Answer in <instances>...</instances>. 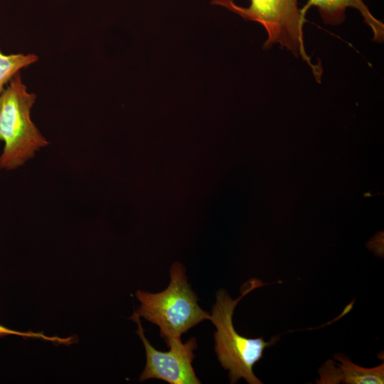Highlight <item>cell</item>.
Instances as JSON below:
<instances>
[{"label": "cell", "instance_id": "277c9868", "mask_svg": "<svg viewBox=\"0 0 384 384\" xmlns=\"http://www.w3.org/2000/svg\"><path fill=\"white\" fill-rule=\"evenodd\" d=\"M299 0H250L248 7L236 4L233 0H213L212 4L221 6L237 14L245 20L260 23L267 33L263 49L272 45L290 50L296 57L302 56L320 82L322 69L314 65L307 55L303 39V24L305 16L298 6Z\"/></svg>", "mask_w": 384, "mask_h": 384}, {"label": "cell", "instance_id": "3957f363", "mask_svg": "<svg viewBox=\"0 0 384 384\" xmlns=\"http://www.w3.org/2000/svg\"><path fill=\"white\" fill-rule=\"evenodd\" d=\"M169 275L170 282L164 290L158 293L143 290L136 292L140 302L137 313L157 325L164 339L181 337L188 330L204 320H210V317L198 304V299L187 282L184 266L178 262L173 263Z\"/></svg>", "mask_w": 384, "mask_h": 384}, {"label": "cell", "instance_id": "52a82bcc", "mask_svg": "<svg viewBox=\"0 0 384 384\" xmlns=\"http://www.w3.org/2000/svg\"><path fill=\"white\" fill-rule=\"evenodd\" d=\"M335 359L325 363L319 370L320 379L317 383L347 384H383L384 383L383 363L374 368H367L357 366L341 354H336Z\"/></svg>", "mask_w": 384, "mask_h": 384}, {"label": "cell", "instance_id": "5b68a950", "mask_svg": "<svg viewBox=\"0 0 384 384\" xmlns=\"http://www.w3.org/2000/svg\"><path fill=\"white\" fill-rule=\"evenodd\" d=\"M130 319L138 324L137 334L142 339L146 351V366L139 380L144 381L156 378L170 384H199L192 366L195 358L193 351L197 348L195 338L182 343L181 337H168L165 341L169 347V351L156 350L144 334L140 316L134 311Z\"/></svg>", "mask_w": 384, "mask_h": 384}, {"label": "cell", "instance_id": "9c48e42d", "mask_svg": "<svg viewBox=\"0 0 384 384\" xmlns=\"http://www.w3.org/2000/svg\"><path fill=\"white\" fill-rule=\"evenodd\" d=\"M8 335H16L23 337L43 338L48 341L63 343L70 342V338L65 339L60 338L58 337H48L41 333L21 332L8 329L0 324V338Z\"/></svg>", "mask_w": 384, "mask_h": 384}, {"label": "cell", "instance_id": "7a4b0ae2", "mask_svg": "<svg viewBox=\"0 0 384 384\" xmlns=\"http://www.w3.org/2000/svg\"><path fill=\"white\" fill-rule=\"evenodd\" d=\"M36 97L27 92L19 73L0 94L1 169H16L48 144L31 119Z\"/></svg>", "mask_w": 384, "mask_h": 384}, {"label": "cell", "instance_id": "8992f818", "mask_svg": "<svg viewBox=\"0 0 384 384\" xmlns=\"http://www.w3.org/2000/svg\"><path fill=\"white\" fill-rule=\"evenodd\" d=\"M311 6L316 7L323 22L331 26H338L343 23L346 18V9L353 8L360 12L364 22L371 28L373 41L383 42L384 24L371 14L363 0H308L302 9L304 16Z\"/></svg>", "mask_w": 384, "mask_h": 384}, {"label": "cell", "instance_id": "6da1fadb", "mask_svg": "<svg viewBox=\"0 0 384 384\" xmlns=\"http://www.w3.org/2000/svg\"><path fill=\"white\" fill-rule=\"evenodd\" d=\"M257 279L247 281L242 285V294L235 300L225 290L216 292L210 320L215 326V351L222 367L229 370L231 383L244 378L250 384L262 383L253 373V366L263 356L264 350L274 345L279 339L274 336L267 342L262 337L249 338L237 333L233 324V316L238 302L252 290L263 285Z\"/></svg>", "mask_w": 384, "mask_h": 384}, {"label": "cell", "instance_id": "ba28073f", "mask_svg": "<svg viewBox=\"0 0 384 384\" xmlns=\"http://www.w3.org/2000/svg\"><path fill=\"white\" fill-rule=\"evenodd\" d=\"M38 60L34 54L22 53L5 55L0 50V94L4 90V85L11 80L19 70Z\"/></svg>", "mask_w": 384, "mask_h": 384}]
</instances>
